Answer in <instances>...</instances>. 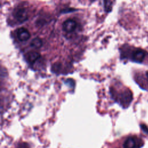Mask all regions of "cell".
Listing matches in <instances>:
<instances>
[{"label": "cell", "mask_w": 148, "mask_h": 148, "mask_svg": "<svg viewBox=\"0 0 148 148\" xmlns=\"http://www.w3.org/2000/svg\"><path fill=\"white\" fill-rule=\"evenodd\" d=\"M125 51L127 54L124 56L129 58L131 61L143 64L148 65V52L146 50L137 47H130Z\"/></svg>", "instance_id": "cell-1"}, {"label": "cell", "mask_w": 148, "mask_h": 148, "mask_svg": "<svg viewBox=\"0 0 148 148\" xmlns=\"http://www.w3.org/2000/svg\"><path fill=\"white\" fill-rule=\"evenodd\" d=\"M143 145V140L136 136L127 137L120 148H140Z\"/></svg>", "instance_id": "cell-2"}, {"label": "cell", "mask_w": 148, "mask_h": 148, "mask_svg": "<svg viewBox=\"0 0 148 148\" xmlns=\"http://www.w3.org/2000/svg\"><path fill=\"white\" fill-rule=\"evenodd\" d=\"M135 80L141 88L148 91V71L137 72Z\"/></svg>", "instance_id": "cell-3"}, {"label": "cell", "mask_w": 148, "mask_h": 148, "mask_svg": "<svg viewBox=\"0 0 148 148\" xmlns=\"http://www.w3.org/2000/svg\"><path fill=\"white\" fill-rule=\"evenodd\" d=\"M14 16L19 23H24L28 19L27 10L24 8H18L15 11Z\"/></svg>", "instance_id": "cell-4"}, {"label": "cell", "mask_w": 148, "mask_h": 148, "mask_svg": "<svg viewBox=\"0 0 148 148\" xmlns=\"http://www.w3.org/2000/svg\"><path fill=\"white\" fill-rule=\"evenodd\" d=\"M16 35L19 40L24 42L27 40L30 37L29 31L24 27H21L16 31Z\"/></svg>", "instance_id": "cell-5"}, {"label": "cell", "mask_w": 148, "mask_h": 148, "mask_svg": "<svg viewBox=\"0 0 148 148\" xmlns=\"http://www.w3.org/2000/svg\"><path fill=\"white\" fill-rule=\"evenodd\" d=\"M76 26L77 24L75 21L72 19H68L63 23L62 29L65 32H71L75 29Z\"/></svg>", "instance_id": "cell-6"}, {"label": "cell", "mask_w": 148, "mask_h": 148, "mask_svg": "<svg viewBox=\"0 0 148 148\" xmlns=\"http://www.w3.org/2000/svg\"><path fill=\"white\" fill-rule=\"evenodd\" d=\"M40 57V54L36 51H30L27 53L25 55V58L31 64L35 62Z\"/></svg>", "instance_id": "cell-7"}, {"label": "cell", "mask_w": 148, "mask_h": 148, "mask_svg": "<svg viewBox=\"0 0 148 148\" xmlns=\"http://www.w3.org/2000/svg\"><path fill=\"white\" fill-rule=\"evenodd\" d=\"M30 45L35 48H39L42 45V41L39 38H35L31 40Z\"/></svg>", "instance_id": "cell-8"}, {"label": "cell", "mask_w": 148, "mask_h": 148, "mask_svg": "<svg viewBox=\"0 0 148 148\" xmlns=\"http://www.w3.org/2000/svg\"><path fill=\"white\" fill-rule=\"evenodd\" d=\"M104 8L106 12H110L112 10L113 2L110 1H105L104 2Z\"/></svg>", "instance_id": "cell-9"}, {"label": "cell", "mask_w": 148, "mask_h": 148, "mask_svg": "<svg viewBox=\"0 0 148 148\" xmlns=\"http://www.w3.org/2000/svg\"><path fill=\"white\" fill-rule=\"evenodd\" d=\"M14 148H29V147L28 145V144L23 142V143H18L17 146H16Z\"/></svg>", "instance_id": "cell-10"}, {"label": "cell", "mask_w": 148, "mask_h": 148, "mask_svg": "<svg viewBox=\"0 0 148 148\" xmlns=\"http://www.w3.org/2000/svg\"><path fill=\"white\" fill-rule=\"evenodd\" d=\"M140 128L144 131V132H145L146 134H148V128L147 127L146 125H145V124H141L140 125Z\"/></svg>", "instance_id": "cell-11"}]
</instances>
